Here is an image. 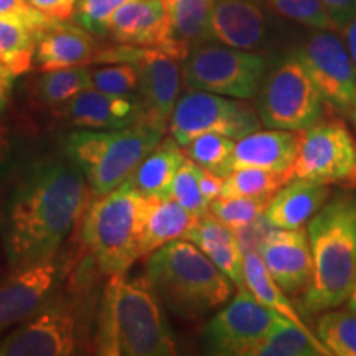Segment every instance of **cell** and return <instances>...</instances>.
I'll return each instance as SVG.
<instances>
[{
	"mask_svg": "<svg viewBox=\"0 0 356 356\" xmlns=\"http://www.w3.org/2000/svg\"><path fill=\"white\" fill-rule=\"evenodd\" d=\"M89 185L70 159L29 163L0 204V243L8 269L55 259L89 207Z\"/></svg>",
	"mask_w": 356,
	"mask_h": 356,
	"instance_id": "obj_1",
	"label": "cell"
},
{
	"mask_svg": "<svg viewBox=\"0 0 356 356\" xmlns=\"http://www.w3.org/2000/svg\"><path fill=\"white\" fill-rule=\"evenodd\" d=\"M312 280L297 309L307 317L338 309L348 300L356 280V190L332 193L307 222Z\"/></svg>",
	"mask_w": 356,
	"mask_h": 356,
	"instance_id": "obj_2",
	"label": "cell"
},
{
	"mask_svg": "<svg viewBox=\"0 0 356 356\" xmlns=\"http://www.w3.org/2000/svg\"><path fill=\"white\" fill-rule=\"evenodd\" d=\"M97 355L170 356L177 343L165 307L147 277L111 275L97 314Z\"/></svg>",
	"mask_w": 356,
	"mask_h": 356,
	"instance_id": "obj_3",
	"label": "cell"
},
{
	"mask_svg": "<svg viewBox=\"0 0 356 356\" xmlns=\"http://www.w3.org/2000/svg\"><path fill=\"white\" fill-rule=\"evenodd\" d=\"M145 277L165 310L181 320L204 317L233 293V282L188 239H175L149 254Z\"/></svg>",
	"mask_w": 356,
	"mask_h": 356,
	"instance_id": "obj_4",
	"label": "cell"
},
{
	"mask_svg": "<svg viewBox=\"0 0 356 356\" xmlns=\"http://www.w3.org/2000/svg\"><path fill=\"white\" fill-rule=\"evenodd\" d=\"M167 129L142 121L114 131L78 129L65 139V157L81 168L92 197H102L129 180Z\"/></svg>",
	"mask_w": 356,
	"mask_h": 356,
	"instance_id": "obj_5",
	"label": "cell"
},
{
	"mask_svg": "<svg viewBox=\"0 0 356 356\" xmlns=\"http://www.w3.org/2000/svg\"><path fill=\"white\" fill-rule=\"evenodd\" d=\"M145 197L129 181L108 195L96 197L83 215V243L104 275L127 274L139 259Z\"/></svg>",
	"mask_w": 356,
	"mask_h": 356,
	"instance_id": "obj_6",
	"label": "cell"
},
{
	"mask_svg": "<svg viewBox=\"0 0 356 356\" xmlns=\"http://www.w3.org/2000/svg\"><path fill=\"white\" fill-rule=\"evenodd\" d=\"M254 99L256 113L267 129L305 131L318 122L327 109L322 95L296 55L267 70Z\"/></svg>",
	"mask_w": 356,
	"mask_h": 356,
	"instance_id": "obj_7",
	"label": "cell"
},
{
	"mask_svg": "<svg viewBox=\"0 0 356 356\" xmlns=\"http://www.w3.org/2000/svg\"><path fill=\"white\" fill-rule=\"evenodd\" d=\"M83 341L84 320L78 297L58 289L0 340V356H70L79 353Z\"/></svg>",
	"mask_w": 356,
	"mask_h": 356,
	"instance_id": "obj_8",
	"label": "cell"
},
{
	"mask_svg": "<svg viewBox=\"0 0 356 356\" xmlns=\"http://www.w3.org/2000/svg\"><path fill=\"white\" fill-rule=\"evenodd\" d=\"M267 70L269 61L261 53L203 43L185 58L181 74L188 89L254 99Z\"/></svg>",
	"mask_w": 356,
	"mask_h": 356,
	"instance_id": "obj_9",
	"label": "cell"
},
{
	"mask_svg": "<svg viewBox=\"0 0 356 356\" xmlns=\"http://www.w3.org/2000/svg\"><path fill=\"white\" fill-rule=\"evenodd\" d=\"M259 127V115L248 99L200 89H188L178 97L168 121V134L181 149L203 134H221L238 140Z\"/></svg>",
	"mask_w": 356,
	"mask_h": 356,
	"instance_id": "obj_10",
	"label": "cell"
},
{
	"mask_svg": "<svg viewBox=\"0 0 356 356\" xmlns=\"http://www.w3.org/2000/svg\"><path fill=\"white\" fill-rule=\"evenodd\" d=\"M317 181L356 190V139L337 115L302 131V144L287 180Z\"/></svg>",
	"mask_w": 356,
	"mask_h": 356,
	"instance_id": "obj_11",
	"label": "cell"
},
{
	"mask_svg": "<svg viewBox=\"0 0 356 356\" xmlns=\"http://www.w3.org/2000/svg\"><path fill=\"white\" fill-rule=\"evenodd\" d=\"M92 63H129L139 73V99L144 106L145 121L168 131V121L180 97V61L159 48L119 44L99 48Z\"/></svg>",
	"mask_w": 356,
	"mask_h": 356,
	"instance_id": "obj_12",
	"label": "cell"
},
{
	"mask_svg": "<svg viewBox=\"0 0 356 356\" xmlns=\"http://www.w3.org/2000/svg\"><path fill=\"white\" fill-rule=\"evenodd\" d=\"M333 114L350 118L356 109V68L346 44L328 30L312 33L296 51Z\"/></svg>",
	"mask_w": 356,
	"mask_h": 356,
	"instance_id": "obj_13",
	"label": "cell"
},
{
	"mask_svg": "<svg viewBox=\"0 0 356 356\" xmlns=\"http://www.w3.org/2000/svg\"><path fill=\"white\" fill-rule=\"evenodd\" d=\"M284 317L261 305L246 287L228 305L211 317L203 328L204 353L216 356H246L249 348L267 335Z\"/></svg>",
	"mask_w": 356,
	"mask_h": 356,
	"instance_id": "obj_14",
	"label": "cell"
},
{
	"mask_svg": "<svg viewBox=\"0 0 356 356\" xmlns=\"http://www.w3.org/2000/svg\"><path fill=\"white\" fill-rule=\"evenodd\" d=\"M60 280L55 259L13 269L0 279V333L37 312L60 289Z\"/></svg>",
	"mask_w": 356,
	"mask_h": 356,
	"instance_id": "obj_15",
	"label": "cell"
},
{
	"mask_svg": "<svg viewBox=\"0 0 356 356\" xmlns=\"http://www.w3.org/2000/svg\"><path fill=\"white\" fill-rule=\"evenodd\" d=\"M51 113L71 126L96 131L129 127L145 118L144 106L137 95H108L95 88L84 89Z\"/></svg>",
	"mask_w": 356,
	"mask_h": 356,
	"instance_id": "obj_16",
	"label": "cell"
},
{
	"mask_svg": "<svg viewBox=\"0 0 356 356\" xmlns=\"http://www.w3.org/2000/svg\"><path fill=\"white\" fill-rule=\"evenodd\" d=\"M257 252L282 291L300 299L312 280V252L307 229L274 228Z\"/></svg>",
	"mask_w": 356,
	"mask_h": 356,
	"instance_id": "obj_17",
	"label": "cell"
},
{
	"mask_svg": "<svg viewBox=\"0 0 356 356\" xmlns=\"http://www.w3.org/2000/svg\"><path fill=\"white\" fill-rule=\"evenodd\" d=\"M211 38L226 47L254 51L269 38V19L257 0H215Z\"/></svg>",
	"mask_w": 356,
	"mask_h": 356,
	"instance_id": "obj_18",
	"label": "cell"
},
{
	"mask_svg": "<svg viewBox=\"0 0 356 356\" xmlns=\"http://www.w3.org/2000/svg\"><path fill=\"white\" fill-rule=\"evenodd\" d=\"M300 144L302 131L257 129L234 142L231 168H262L287 175L296 163Z\"/></svg>",
	"mask_w": 356,
	"mask_h": 356,
	"instance_id": "obj_19",
	"label": "cell"
},
{
	"mask_svg": "<svg viewBox=\"0 0 356 356\" xmlns=\"http://www.w3.org/2000/svg\"><path fill=\"white\" fill-rule=\"evenodd\" d=\"M108 35L119 44L165 50L168 19L163 0H131L115 8L108 22Z\"/></svg>",
	"mask_w": 356,
	"mask_h": 356,
	"instance_id": "obj_20",
	"label": "cell"
},
{
	"mask_svg": "<svg viewBox=\"0 0 356 356\" xmlns=\"http://www.w3.org/2000/svg\"><path fill=\"white\" fill-rule=\"evenodd\" d=\"M97 47L95 35L89 33L78 24L56 22L37 40V50L33 56V66L42 71H55L86 66L92 63Z\"/></svg>",
	"mask_w": 356,
	"mask_h": 356,
	"instance_id": "obj_21",
	"label": "cell"
},
{
	"mask_svg": "<svg viewBox=\"0 0 356 356\" xmlns=\"http://www.w3.org/2000/svg\"><path fill=\"white\" fill-rule=\"evenodd\" d=\"M332 193V185L293 178L273 195L264 216L279 229L305 228Z\"/></svg>",
	"mask_w": 356,
	"mask_h": 356,
	"instance_id": "obj_22",
	"label": "cell"
},
{
	"mask_svg": "<svg viewBox=\"0 0 356 356\" xmlns=\"http://www.w3.org/2000/svg\"><path fill=\"white\" fill-rule=\"evenodd\" d=\"M168 19V43L163 51L184 63L188 53L211 42V10L215 0H163Z\"/></svg>",
	"mask_w": 356,
	"mask_h": 356,
	"instance_id": "obj_23",
	"label": "cell"
},
{
	"mask_svg": "<svg viewBox=\"0 0 356 356\" xmlns=\"http://www.w3.org/2000/svg\"><path fill=\"white\" fill-rule=\"evenodd\" d=\"M185 239L202 249L231 282L238 287L244 286V254L234 229L208 213L198 218Z\"/></svg>",
	"mask_w": 356,
	"mask_h": 356,
	"instance_id": "obj_24",
	"label": "cell"
},
{
	"mask_svg": "<svg viewBox=\"0 0 356 356\" xmlns=\"http://www.w3.org/2000/svg\"><path fill=\"white\" fill-rule=\"evenodd\" d=\"M197 221L198 218L180 207L175 200L149 197L145 200L144 218H142L140 256L152 254L159 248L175 239H185Z\"/></svg>",
	"mask_w": 356,
	"mask_h": 356,
	"instance_id": "obj_25",
	"label": "cell"
},
{
	"mask_svg": "<svg viewBox=\"0 0 356 356\" xmlns=\"http://www.w3.org/2000/svg\"><path fill=\"white\" fill-rule=\"evenodd\" d=\"M185 160V152L173 137H163L129 177V184L144 197L168 198L172 181Z\"/></svg>",
	"mask_w": 356,
	"mask_h": 356,
	"instance_id": "obj_26",
	"label": "cell"
},
{
	"mask_svg": "<svg viewBox=\"0 0 356 356\" xmlns=\"http://www.w3.org/2000/svg\"><path fill=\"white\" fill-rule=\"evenodd\" d=\"M244 287L252 293V297L261 305L267 307L275 314L282 315L289 322L302 328V330L314 333L302 318L297 305H293L282 287L275 282L273 275L269 274L267 267L259 256V252L251 251L244 254Z\"/></svg>",
	"mask_w": 356,
	"mask_h": 356,
	"instance_id": "obj_27",
	"label": "cell"
},
{
	"mask_svg": "<svg viewBox=\"0 0 356 356\" xmlns=\"http://www.w3.org/2000/svg\"><path fill=\"white\" fill-rule=\"evenodd\" d=\"M315 333L282 318L266 337L249 348L246 356H330Z\"/></svg>",
	"mask_w": 356,
	"mask_h": 356,
	"instance_id": "obj_28",
	"label": "cell"
},
{
	"mask_svg": "<svg viewBox=\"0 0 356 356\" xmlns=\"http://www.w3.org/2000/svg\"><path fill=\"white\" fill-rule=\"evenodd\" d=\"M88 88H92L88 66H73L65 70L43 71V74L32 81L30 95L40 108L53 111Z\"/></svg>",
	"mask_w": 356,
	"mask_h": 356,
	"instance_id": "obj_29",
	"label": "cell"
},
{
	"mask_svg": "<svg viewBox=\"0 0 356 356\" xmlns=\"http://www.w3.org/2000/svg\"><path fill=\"white\" fill-rule=\"evenodd\" d=\"M37 37L17 22L0 19V63L15 76L33 68Z\"/></svg>",
	"mask_w": 356,
	"mask_h": 356,
	"instance_id": "obj_30",
	"label": "cell"
},
{
	"mask_svg": "<svg viewBox=\"0 0 356 356\" xmlns=\"http://www.w3.org/2000/svg\"><path fill=\"white\" fill-rule=\"evenodd\" d=\"M317 337L332 355L356 356V312H322L317 322Z\"/></svg>",
	"mask_w": 356,
	"mask_h": 356,
	"instance_id": "obj_31",
	"label": "cell"
},
{
	"mask_svg": "<svg viewBox=\"0 0 356 356\" xmlns=\"http://www.w3.org/2000/svg\"><path fill=\"white\" fill-rule=\"evenodd\" d=\"M234 142V139L221 134H203L185 145L184 152L197 165L225 178L233 172L231 159H233Z\"/></svg>",
	"mask_w": 356,
	"mask_h": 356,
	"instance_id": "obj_32",
	"label": "cell"
},
{
	"mask_svg": "<svg viewBox=\"0 0 356 356\" xmlns=\"http://www.w3.org/2000/svg\"><path fill=\"white\" fill-rule=\"evenodd\" d=\"M287 181L286 173L262 168H236L222 180L221 197H273Z\"/></svg>",
	"mask_w": 356,
	"mask_h": 356,
	"instance_id": "obj_33",
	"label": "cell"
},
{
	"mask_svg": "<svg viewBox=\"0 0 356 356\" xmlns=\"http://www.w3.org/2000/svg\"><path fill=\"white\" fill-rule=\"evenodd\" d=\"M273 197H220L210 203V213L231 229H241L261 218Z\"/></svg>",
	"mask_w": 356,
	"mask_h": 356,
	"instance_id": "obj_34",
	"label": "cell"
},
{
	"mask_svg": "<svg viewBox=\"0 0 356 356\" xmlns=\"http://www.w3.org/2000/svg\"><path fill=\"white\" fill-rule=\"evenodd\" d=\"M200 170L202 167L185 155L184 163L178 168L170 191H168V198L175 200L180 207H184L186 211L197 218L210 213V202L203 197L200 190Z\"/></svg>",
	"mask_w": 356,
	"mask_h": 356,
	"instance_id": "obj_35",
	"label": "cell"
},
{
	"mask_svg": "<svg viewBox=\"0 0 356 356\" xmlns=\"http://www.w3.org/2000/svg\"><path fill=\"white\" fill-rule=\"evenodd\" d=\"M92 88L108 95L127 96L139 92V73L134 65L113 63L89 70Z\"/></svg>",
	"mask_w": 356,
	"mask_h": 356,
	"instance_id": "obj_36",
	"label": "cell"
},
{
	"mask_svg": "<svg viewBox=\"0 0 356 356\" xmlns=\"http://www.w3.org/2000/svg\"><path fill=\"white\" fill-rule=\"evenodd\" d=\"M275 12L315 30H333L322 0H267Z\"/></svg>",
	"mask_w": 356,
	"mask_h": 356,
	"instance_id": "obj_37",
	"label": "cell"
},
{
	"mask_svg": "<svg viewBox=\"0 0 356 356\" xmlns=\"http://www.w3.org/2000/svg\"><path fill=\"white\" fill-rule=\"evenodd\" d=\"M126 2L131 0H78L73 19L95 37H106L109 17Z\"/></svg>",
	"mask_w": 356,
	"mask_h": 356,
	"instance_id": "obj_38",
	"label": "cell"
},
{
	"mask_svg": "<svg viewBox=\"0 0 356 356\" xmlns=\"http://www.w3.org/2000/svg\"><path fill=\"white\" fill-rule=\"evenodd\" d=\"M0 19L17 22L26 26L30 32L35 33L37 40L51 25L56 24L55 19L30 6L29 0H0Z\"/></svg>",
	"mask_w": 356,
	"mask_h": 356,
	"instance_id": "obj_39",
	"label": "cell"
},
{
	"mask_svg": "<svg viewBox=\"0 0 356 356\" xmlns=\"http://www.w3.org/2000/svg\"><path fill=\"white\" fill-rule=\"evenodd\" d=\"M322 3L330 17L333 30L343 32L356 15V0H322Z\"/></svg>",
	"mask_w": 356,
	"mask_h": 356,
	"instance_id": "obj_40",
	"label": "cell"
},
{
	"mask_svg": "<svg viewBox=\"0 0 356 356\" xmlns=\"http://www.w3.org/2000/svg\"><path fill=\"white\" fill-rule=\"evenodd\" d=\"M29 3L56 22H68L73 19L78 0H29Z\"/></svg>",
	"mask_w": 356,
	"mask_h": 356,
	"instance_id": "obj_41",
	"label": "cell"
},
{
	"mask_svg": "<svg viewBox=\"0 0 356 356\" xmlns=\"http://www.w3.org/2000/svg\"><path fill=\"white\" fill-rule=\"evenodd\" d=\"M222 180H225V178L207 170V168H202V170H200V190H202V195L210 203L213 200L221 197Z\"/></svg>",
	"mask_w": 356,
	"mask_h": 356,
	"instance_id": "obj_42",
	"label": "cell"
},
{
	"mask_svg": "<svg viewBox=\"0 0 356 356\" xmlns=\"http://www.w3.org/2000/svg\"><path fill=\"white\" fill-rule=\"evenodd\" d=\"M13 167V144L10 136L0 137V185L8 177Z\"/></svg>",
	"mask_w": 356,
	"mask_h": 356,
	"instance_id": "obj_43",
	"label": "cell"
},
{
	"mask_svg": "<svg viewBox=\"0 0 356 356\" xmlns=\"http://www.w3.org/2000/svg\"><path fill=\"white\" fill-rule=\"evenodd\" d=\"M15 74L10 70H7L6 66L0 63V114L3 113L10 99V91Z\"/></svg>",
	"mask_w": 356,
	"mask_h": 356,
	"instance_id": "obj_44",
	"label": "cell"
},
{
	"mask_svg": "<svg viewBox=\"0 0 356 356\" xmlns=\"http://www.w3.org/2000/svg\"><path fill=\"white\" fill-rule=\"evenodd\" d=\"M343 33H345L346 50H348L350 56H351V61H353V65L356 68V15L353 17V20H351L350 24L345 26Z\"/></svg>",
	"mask_w": 356,
	"mask_h": 356,
	"instance_id": "obj_45",
	"label": "cell"
},
{
	"mask_svg": "<svg viewBox=\"0 0 356 356\" xmlns=\"http://www.w3.org/2000/svg\"><path fill=\"white\" fill-rule=\"evenodd\" d=\"M346 309L351 312H356V280H355L353 291H351L348 300H346Z\"/></svg>",
	"mask_w": 356,
	"mask_h": 356,
	"instance_id": "obj_46",
	"label": "cell"
},
{
	"mask_svg": "<svg viewBox=\"0 0 356 356\" xmlns=\"http://www.w3.org/2000/svg\"><path fill=\"white\" fill-rule=\"evenodd\" d=\"M6 136H8V129L0 126V137H6Z\"/></svg>",
	"mask_w": 356,
	"mask_h": 356,
	"instance_id": "obj_47",
	"label": "cell"
},
{
	"mask_svg": "<svg viewBox=\"0 0 356 356\" xmlns=\"http://www.w3.org/2000/svg\"><path fill=\"white\" fill-rule=\"evenodd\" d=\"M351 121L355 122V127H356V109H355V113H353V115H351Z\"/></svg>",
	"mask_w": 356,
	"mask_h": 356,
	"instance_id": "obj_48",
	"label": "cell"
}]
</instances>
